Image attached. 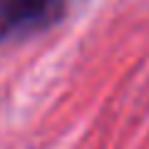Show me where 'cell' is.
Here are the masks:
<instances>
[{
  "mask_svg": "<svg viewBox=\"0 0 149 149\" xmlns=\"http://www.w3.org/2000/svg\"><path fill=\"white\" fill-rule=\"evenodd\" d=\"M65 0H0V42L47 30L62 17Z\"/></svg>",
  "mask_w": 149,
  "mask_h": 149,
  "instance_id": "1",
  "label": "cell"
}]
</instances>
